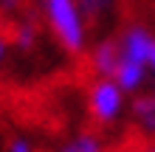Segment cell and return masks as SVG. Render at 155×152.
Here are the masks:
<instances>
[{"instance_id":"obj_3","label":"cell","mask_w":155,"mask_h":152,"mask_svg":"<svg viewBox=\"0 0 155 152\" xmlns=\"http://www.w3.org/2000/svg\"><path fill=\"white\" fill-rule=\"evenodd\" d=\"M155 48V37L147 31V28H127L121 42H118V57L121 59H130V62H138V65L147 68L150 62V53Z\"/></svg>"},{"instance_id":"obj_4","label":"cell","mask_w":155,"mask_h":152,"mask_svg":"<svg viewBox=\"0 0 155 152\" xmlns=\"http://www.w3.org/2000/svg\"><path fill=\"white\" fill-rule=\"evenodd\" d=\"M110 79L121 87L124 93H135L144 85V79H147V68L138 65V62H130V59H121V57H118V65H116V70H113Z\"/></svg>"},{"instance_id":"obj_5","label":"cell","mask_w":155,"mask_h":152,"mask_svg":"<svg viewBox=\"0 0 155 152\" xmlns=\"http://www.w3.org/2000/svg\"><path fill=\"white\" fill-rule=\"evenodd\" d=\"M116 65H118V42H102L93 48V68L99 76L110 79Z\"/></svg>"},{"instance_id":"obj_6","label":"cell","mask_w":155,"mask_h":152,"mask_svg":"<svg viewBox=\"0 0 155 152\" xmlns=\"http://www.w3.org/2000/svg\"><path fill=\"white\" fill-rule=\"evenodd\" d=\"M133 113H135L138 124H141L147 132H155V96H152V93L138 96V99L133 102Z\"/></svg>"},{"instance_id":"obj_12","label":"cell","mask_w":155,"mask_h":152,"mask_svg":"<svg viewBox=\"0 0 155 152\" xmlns=\"http://www.w3.org/2000/svg\"><path fill=\"white\" fill-rule=\"evenodd\" d=\"M147 68H152V70H155V48H152V53H150V62H147Z\"/></svg>"},{"instance_id":"obj_14","label":"cell","mask_w":155,"mask_h":152,"mask_svg":"<svg viewBox=\"0 0 155 152\" xmlns=\"http://www.w3.org/2000/svg\"><path fill=\"white\" fill-rule=\"evenodd\" d=\"M62 152H74V149H71V147H65V149H62Z\"/></svg>"},{"instance_id":"obj_9","label":"cell","mask_w":155,"mask_h":152,"mask_svg":"<svg viewBox=\"0 0 155 152\" xmlns=\"http://www.w3.org/2000/svg\"><path fill=\"white\" fill-rule=\"evenodd\" d=\"M34 40H37V28H34L31 23H23L20 28H17V34H14L17 48H23V51H28V48L34 45Z\"/></svg>"},{"instance_id":"obj_8","label":"cell","mask_w":155,"mask_h":152,"mask_svg":"<svg viewBox=\"0 0 155 152\" xmlns=\"http://www.w3.org/2000/svg\"><path fill=\"white\" fill-rule=\"evenodd\" d=\"M68 147L74 152H102V141H99L93 132H82V135H76Z\"/></svg>"},{"instance_id":"obj_15","label":"cell","mask_w":155,"mask_h":152,"mask_svg":"<svg viewBox=\"0 0 155 152\" xmlns=\"http://www.w3.org/2000/svg\"><path fill=\"white\" fill-rule=\"evenodd\" d=\"M147 152H155V149H147Z\"/></svg>"},{"instance_id":"obj_2","label":"cell","mask_w":155,"mask_h":152,"mask_svg":"<svg viewBox=\"0 0 155 152\" xmlns=\"http://www.w3.org/2000/svg\"><path fill=\"white\" fill-rule=\"evenodd\" d=\"M124 90L118 87L113 79H99V82L90 87V96H87V107H90V115L99 121V124H113L124 110Z\"/></svg>"},{"instance_id":"obj_7","label":"cell","mask_w":155,"mask_h":152,"mask_svg":"<svg viewBox=\"0 0 155 152\" xmlns=\"http://www.w3.org/2000/svg\"><path fill=\"white\" fill-rule=\"evenodd\" d=\"M113 0H76V6H79V14L85 17V23L87 20H96V17H102L107 8H110Z\"/></svg>"},{"instance_id":"obj_13","label":"cell","mask_w":155,"mask_h":152,"mask_svg":"<svg viewBox=\"0 0 155 152\" xmlns=\"http://www.w3.org/2000/svg\"><path fill=\"white\" fill-rule=\"evenodd\" d=\"M3 3H6V6H14V3H17V0H3Z\"/></svg>"},{"instance_id":"obj_11","label":"cell","mask_w":155,"mask_h":152,"mask_svg":"<svg viewBox=\"0 0 155 152\" xmlns=\"http://www.w3.org/2000/svg\"><path fill=\"white\" fill-rule=\"evenodd\" d=\"M6 57H8V42H6L3 37H0V65L6 62Z\"/></svg>"},{"instance_id":"obj_1","label":"cell","mask_w":155,"mask_h":152,"mask_svg":"<svg viewBox=\"0 0 155 152\" xmlns=\"http://www.w3.org/2000/svg\"><path fill=\"white\" fill-rule=\"evenodd\" d=\"M42 8L59 45L71 53H79L87 42V25H85V17L79 14L76 0H42Z\"/></svg>"},{"instance_id":"obj_10","label":"cell","mask_w":155,"mask_h":152,"mask_svg":"<svg viewBox=\"0 0 155 152\" xmlns=\"http://www.w3.org/2000/svg\"><path fill=\"white\" fill-rule=\"evenodd\" d=\"M6 152H34V144L28 138H23V135H17V138H12L8 141V147H6Z\"/></svg>"}]
</instances>
